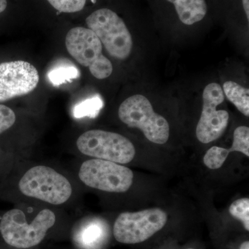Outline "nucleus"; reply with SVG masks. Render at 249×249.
<instances>
[{
  "mask_svg": "<svg viewBox=\"0 0 249 249\" xmlns=\"http://www.w3.org/2000/svg\"><path fill=\"white\" fill-rule=\"evenodd\" d=\"M55 214L49 209L38 213L30 223L21 210L7 211L0 221V232L6 244L17 249H29L37 246L55 223Z\"/></svg>",
  "mask_w": 249,
  "mask_h": 249,
  "instance_id": "f257e3e1",
  "label": "nucleus"
},
{
  "mask_svg": "<svg viewBox=\"0 0 249 249\" xmlns=\"http://www.w3.org/2000/svg\"><path fill=\"white\" fill-rule=\"evenodd\" d=\"M119 116L128 127L140 129L150 142L164 144L169 139L168 121L154 111L151 103L142 95H134L121 103Z\"/></svg>",
  "mask_w": 249,
  "mask_h": 249,
  "instance_id": "f03ea898",
  "label": "nucleus"
},
{
  "mask_svg": "<svg viewBox=\"0 0 249 249\" xmlns=\"http://www.w3.org/2000/svg\"><path fill=\"white\" fill-rule=\"evenodd\" d=\"M25 196L53 205L66 202L72 194L68 179L50 167L37 165L28 170L19 182Z\"/></svg>",
  "mask_w": 249,
  "mask_h": 249,
  "instance_id": "7ed1b4c3",
  "label": "nucleus"
},
{
  "mask_svg": "<svg viewBox=\"0 0 249 249\" xmlns=\"http://www.w3.org/2000/svg\"><path fill=\"white\" fill-rule=\"evenodd\" d=\"M88 29L93 31L111 56L124 60L132 52V36L124 21L109 9L96 10L86 18Z\"/></svg>",
  "mask_w": 249,
  "mask_h": 249,
  "instance_id": "20e7f679",
  "label": "nucleus"
},
{
  "mask_svg": "<svg viewBox=\"0 0 249 249\" xmlns=\"http://www.w3.org/2000/svg\"><path fill=\"white\" fill-rule=\"evenodd\" d=\"M167 222L166 213L157 208L135 213L124 212L116 218L113 234L120 243L137 245L150 240L165 227Z\"/></svg>",
  "mask_w": 249,
  "mask_h": 249,
  "instance_id": "39448f33",
  "label": "nucleus"
},
{
  "mask_svg": "<svg viewBox=\"0 0 249 249\" xmlns=\"http://www.w3.org/2000/svg\"><path fill=\"white\" fill-rule=\"evenodd\" d=\"M65 45L70 55L80 65L88 67L95 78L105 79L112 73V64L103 55L102 43L89 29L73 28L67 33Z\"/></svg>",
  "mask_w": 249,
  "mask_h": 249,
  "instance_id": "423d86ee",
  "label": "nucleus"
},
{
  "mask_svg": "<svg viewBox=\"0 0 249 249\" xmlns=\"http://www.w3.org/2000/svg\"><path fill=\"white\" fill-rule=\"evenodd\" d=\"M78 150L98 160L126 164L133 160L136 150L128 139L114 132L93 129L78 137Z\"/></svg>",
  "mask_w": 249,
  "mask_h": 249,
  "instance_id": "0eeeda50",
  "label": "nucleus"
},
{
  "mask_svg": "<svg viewBox=\"0 0 249 249\" xmlns=\"http://www.w3.org/2000/svg\"><path fill=\"white\" fill-rule=\"evenodd\" d=\"M78 177L90 188L109 193H124L132 186L134 174L119 163L93 159L81 165Z\"/></svg>",
  "mask_w": 249,
  "mask_h": 249,
  "instance_id": "6e6552de",
  "label": "nucleus"
},
{
  "mask_svg": "<svg viewBox=\"0 0 249 249\" xmlns=\"http://www.w3.org/2000/svg\"><path fill=\"white\" fill-rule=\"evenodd\" d=\"M224 101V93L220 85L212 83L205 88L202 111L196 128V138L202 143L213 142L220 137L227 129L229 112L217 109Z\"/></svg>",
  "mask_w": 249,
  "mask_h": 249,
  "instance_id": "1a4fd4ad",
  "label": "nucleus"
},
{
  "mask_svg": "<svg viewBox=\"0 0 249 249\" xmlns=\"http://www.w3.org/2000/svg\"><path fill=\"white\" fill-rule=\"evenodd\" d=\"M39 80L38 72L29 62L16 60L0 64V102L31 92Z\"/></svg>",
  "mask_w": 249,
  "mask_h": 249,
  "instance_id": "9d476101",
  "label": "nucleus"
},
{
  "mask_svg": "<svg viewBox=\"0 0 249 249\" xmlns=\"http://www.w3.org/2000/svg\"><path fill=\"white\" fill-rule=\"evenodd\" d=\"M240 152L249 157V128L240 126L235 129L233 134V142L231 148L212 147L204 157L205 165L211 170L219 169L224 164L230 152Z\"/></svg>",
  "mask_w": 249,
  "mask_h": 249,
  "instance_id": "9b49d317",
  "label": "nucleus"
},
{
  "mask_svg": "<svg viewBox=\"0 0 249 249\" xmlns=\"http://www.w3.org/2000/svg\"><path fill=\"white\" fill-rule=\"evenodd\" d=\"M107 237V227L103 221L91 219L80 223L73 232V241L79 248L97 249Z\"/></svg>",
  "mask_w": 249,
  "mask_h": 249,
  "instance_id": "f8f14e48",
  "label": "nucleus"
},
{
  "mask_svg": "<svg viewBox=\"0 0 249 249\" xmlns=\"http://www.w3.org/2000/svg\"><path fill=\"white\" fill-rule=\"evenodd\" d=\"M173 4L178 19L186 25L200 22L207 14L206 0H166Z\"/></svg>",
  "mask_w": 249,
  "mask_h": 249,
  "instance_id": "ddd939ff",
  "label": "nucleus"
},
{
  "mask_svg": "<svg viewBox=\"0 0 249 249\" xmlns=\"http://www.w3.org/2000/svg\"><path fill=\"white\" fill-rule=\"evenodd\" d=\"M223 91L228 99L242 114L249 116V89L237 83L227 81L223 85Z\"/></svg>",
  "mask_w": 249,
  "mask_h": 249,
  "instance_id": "4468645a",
  "label": "nucleus"
},
{
  "mask_svg": "<svg viewBox=\"0 0 249 249\" xmlns=\"http://www.w3.org/2000/svg\"><path fill=\"white\" fill-rule=\"evenodd\" d=\"M80 76V70L70 62H61L47 73V78L53 86H60Z\"/></svg>",
  "mask_w": 249,
  "mask_h": 249,
  "instance_id": "2eb2a0df",
  "label": "nucleus"
},
{
  "mask_svg": "<svg viewBox=\"0 0 249 249\" xmlns=\"http://www.w3.org/2000/svg\"><path fill=\"white\" fill-rule=\"evenodd\" d=\"M103 107L102 98L94 96L78 103L73 109V116L77 119L83 117L95 118Z\"/></svg>",
  "mask_w": 249,
  "mask_h": 249,
  "instance_id": "dca6fc26",
  "label": "nucleus"
},
{
  "mask_svg": "<svg viewBox=\"0 0 249 249\" xmlns=\"http://www.w3.org/2000/svg\"><path fill=\"white\" fill-rule=\"evenodd\" d=\"M229 212L232 217L240 220L243 224L247 232L249 231V199L242 198L234 201L230 208Z\"/></svg>",
  "mask_w": 249,
  "mask_h": 249,
  "instance_id": "f3484780",
  "label": "nucleus"
},
{
  "mask_svg": "<svg viewBox=\"0 0 249 249\" xmlns=\"http://www.w3.org/2000/svg\"><path fill=\"white\" fill-rule=\"evenodd\" d=\"M57 11L62 13H76L84 8L86 0H47Z\"/></svg>",
  "mask_w": 249,
  "mask_h": 249,
  "instance_id": "a211bd4d",
  "label": "nucleus"
},
{
  "mask_svg": "<svg viewBox=\"0 0 249 249\" xmlns=\"http://www.w3.org/2000/svg\"><path fill=\"white\" fill-rule=\"evenodd\" d=\"M16 120L14 111L7 106L0 104V134L11 128Z\"/></svg>",
  "mask_w": 249,
  "mask_h": 249,
  "instance_id": "6ab92c4d",
  "label": "nucleus"
},
{
  "mask_svg": "<svg viewBox=\"0 0 249 249\" xmlns=\"http://www.w3.org/2000/svg\"><path fill=\"white\" fill-rule=\"evenodd\" d=\"M242 2L246 16H247V19L249 20V0H242Z\"/></svg>",
  "mask_w": 249,
  "mask_h": 249,
  "instance_id": "aec40b11",
  "label": "nucleus"
},
{
  "mask_svg": "<svg viewBox=\"0 0 249 249\" xmlns=\"http://www.w3.org/2000/svg\"><path fill=\"white\" fill-rule=\"evenodd\" d=\"M7 7V1L6 0H0V14L5 11Z\"/></svg>",
  "mask_w": 249,
  "mask_h": 249,
  "instance_id": "412c9836",
  "label": "nucleus"
},
{
  "mask_svg": "<svg viewBox=\"0 0 249 249\" xmlns=\"http://www.w3.org/2000/svg\"><path fill=\"white\" fill-rule=\"evenodd\" d=\"M239 249H249V242L248 240L245 241L240 245Z\"/></svg>",
  "mask_w": 249,
  "mask_h": 249,
  "instance_id": "4be33fe9",
  "label": "nucleus"
},
{
  "mask_svg": "<svg viewBox=\"0 0 249 249\" xmlns=\"http://www.w3.org/2000/svg\"><path fill=\"white\" fill-rule=\"evenodd\" d=\"M194 249V248H188V249Z\"/></svg>",
  "mask_w": 249,
  "mask_h": 249,
  "instance_id": "5701e85b",
  "label": "nucleus"
}]
</instances>
